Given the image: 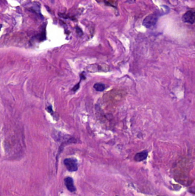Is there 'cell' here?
<instances>
[{
  "instance_id": "obj_8",
  "label": "cell",
  "mask_w": 195,
  "mask_h": 196,
  "mask_svg": "<svg viewBox=\"0 0 195 196\" xmlns=\"http://www.w3.org/2000/svg\"><path fill=\"white\" fill-rule=\"evenodd\" d=\"M47 110L48 111V112H50V113H52L53 112V110H52V107L51 106L48 107Z\"/></svg>"
},
{
  "instance_id": "obj_7",
  "label": "cell",
  "mask_w": 195,
  "mask_h": 196,
  "mask_svg": "<svg viewBox=\"0 0 195 196\" xmlns=\"http://www.w3.org/2000/svg\"><path fill=\"white\" fill-rule=\"evenodd\" d=\"M79 87H80V83H79L78 84H77L76 85H75V86L73 88L72 91H76L77 90H78Z\"/></svg>"
},
{
  "instance_id": "obj_9",
  "label": "cell",
  "mask_w": 195,
  "mask_h": 196,
  "mask_svg": "<svg viewBox=\"0 0 195 196\" xmlns=\"http://www.w3.org/2000/svg\"></svg>"
},
{
  "instance_id": "obj_2",
  "label": "cell",
  "mask_w": 195,
  "mask_h": 196,
  "mask_svg": "<svg viewBox=\"0 0 195 196\" xmlns=\"http://www.w3.org/2000/svg\"><path fill=\"white\" fill-rule=\"evenodd\" d=\"M64 163L68 170L69 172H76L78 169L77 161L74 158H67L64 160Z\"/></svg>"
},
{
  "instance_id": "obj_1",
  "label": "cell",
  "mask_w": 195,
  "mask_h": 196,
  "mask_svg": "<svg viewBox=\"0 0 195 196\" xmlns=\"http://www.w3.org/2000/svg\"><path fill=\"white\" fill-rule=\"evenodd\" d=\"M158 20V16L156 13H152L145 17L143 25L146 28H152L155 27Z\"/></svg>"
},
{
  "instance_id": "obj_3",
  "label": "cell",
  "mask_w": 195,
  "mask_h": 196,
  "mask_svg": "<svg viewBox=\"0 0 195 196\" xmlns=\"http://www.w3.org/2000/svg\"><path fill=\"white\" fill-rule=\"evenodd\" d=\"M182 20L184 23L193 24L195 23V11L190 10L187 11L182 17Z\"/></svg>"
},
{
  "instance_id": "obj_5",
  "label": "cell",
  "mask_w": 195,
  "mask_h": 196,
  "mask_svg": "<svg viewBox=\"0 0 195 196\" xmlns=\"http://www.w3.org/2000/svg\"><path fill=\"white\" fill-rule=\"evenodd\" d=\"M64 182L68 191H70L71 192H74L76 191V189L74 185L73 180L71 177H67L64 179Z\"/></svg>"
},
{
  "instance_id": "obj_4",
  "label": "cell",
  "mask_w": 195,
  "mask_h": 196,
  "mask_svg": "<svg viewBox=\"0 0 195 196\" xmlns=\"http://www.w3.org/2000/svg\"><path fill=\"white\" fill-rule=\"evenodd\" d=\"M148 156V151L145 150L137 153L134 157V159L136 162H141L145 160Z\"/></svg>"
},
{
  "instance_id": "obj_6",
  "label": "cell",
  "mask_w": 195,
  "mask_h": 196,
  "mask_svg": "<svg viewBox=\"0 0 195 196\" xmlns=\"http://www.w3.org/2000/svg\"><path fill=\"white\" fill-rule=\"evenodd\" d=\"M94 88L97 91H103L105 89V85L102 83H96L93 86Z\"/></svg>"
}]
</instances>
